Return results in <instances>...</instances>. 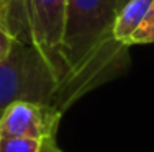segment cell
<instances>
[{
  "instance_id": "cell-1",
  "label": "cell",
  "mask_w": 154,
  "mask_h": 152,
  "mask_svg": "<svg viewBox=\"0 0 154 152\" xmlns=\"http://www.w3.org/2000/svg\"><path fill=\"white\" fill-rule=\"evenodd\" d=\"M115 16L112 0H67L57 93L62 113L130 66V48L113 33Z\"/></svg>"
},
{
  "instance_id": "cell-2",
  "label": "cell",
  "mask_w": 154,
  "mask_h": 152,
  "mask_svg": "<svg viewBox=\"0 0 154 152\" xmlns=\"http://www.w3.org/2000/svg\"><path fill=\"white\" fill-rule=\"evenodd\" d=\"M17 101H38L57 108L56 77L25 38H17L7 59L0 62V116Z\"/></svg>"
},
{
  "instance_id": "cell-3",
  "label": "cell",
  "mask_w": 154,
  "mask_h": 152,
  "mask_svg": "<svg viewBox=\"0 0 154 152\" xmlns=\"http://www.w3.org/2000/svg\"><path fill=\"white\" fill-rule=\"evenodd\" d=\"M20 2L26 23V39L51 67L56 77L57 93H59L61 41L66 25L67 0H20Z\"/></svg>"
},
{
  "instance_id": "cell-4",
  "label": "cell",
  "mask_w": 154,
  "mask_h": 152,
  "mask_svg": "<svg viewBox=\"0 0 154 152\" xmlns=\"http://www.w3.org/2000/svg\"><path fill=\"white\" fill-rule=\"evenodd\" d=\"M62 111L48 103L17 101L0 116V137L56 142Z\"/></svg>"
},
{
  "instance_id": "cell-5",
  "label": "cell",
  "mask_w": 154,
  "mask_h": 152,
  "mask_svg": "<svg viewBox=\"0 0 154 152\" xmlns=\"http://www.w3.org/2000/svg\"><path fill=\"white\" fill-rule=\"evenodd\" d=\"M154 0H128L116 12L113 33L115 38L125 46L131 48V36L136 33L144 18L148 16Z\"/></svg>"
},
{
  "instance_id": "cell-6",
  "label": "cell",
  "mask_w": 154,
  "mask_h": 152,
  "mask_svg": "<svg viewBox=\"0 0 154 152\" xmlns=\"http://www.w3.org/2000/svg\"><path fill=\"white\" fill-rule=\"evenodd\" d=\"M0 152H62L57 142L20 137H0Z\"/></svg>"
},
{
  "instance_id": "cell-7",
  "label": "cell",
  "mask_w": 154,
  "mask_h": 152,
  "mask_svg": "<svg viewBox=\"0 0 154 152\" xmlns=\"http://www.w3.org/2000/svg\"><path fill=\"white\" fill-rule=\"evenodd\" d=\"M8 5L10 0H5L3 3H0V62L7 59L17 38H21V34L12 26V21L8 20V15H7Z\"/></svg>"
},
{
  "instance_id": "cell-8",
  "label": "cell",
  "mask_w": 154,
  "mask_h": 152,
  "mask_svg": "<svg viewBox=\"0 0 154 152\" xmlns=\"http://www.w3.org/2000/svg\"><path fill=\"white\" fill-rule=\"evenodd\" d=\"M131 46L134 44H154V3L149 10L148 16L136 30V33L131 36Z\"/></svg>"
},
{
  "instance_id": "cell-9",
  "label": "cell",
  "mask_w": 154,
  "mask_h": 152,
  "mask_svg": "<svg viewBox=\"0 0 154 152\" xmlns=\"http://www.w3.org/2000/svg\"><path fill=\"white\" fill-rule=\"evenodd\" d=\"M126 2H128V0H112V3L115 5V8H116V12H118V8H120L122 5H125Z\"/></svg>"
},
{
  "instance_id": "cell-10",
  "label": "cell",
  "mask_w": 154,
  "mask_h": 152,
  "mask_svg": "<svg viewBox=\"0 0 154 152\" xmlns=\"http://www.w3.org/2000/svg\"><path fill=\"white\" fill-rule=\"evenodd\" d=\"M3 2H5V0H0V3H3Z\"/></svg>"
}]
</instances>
